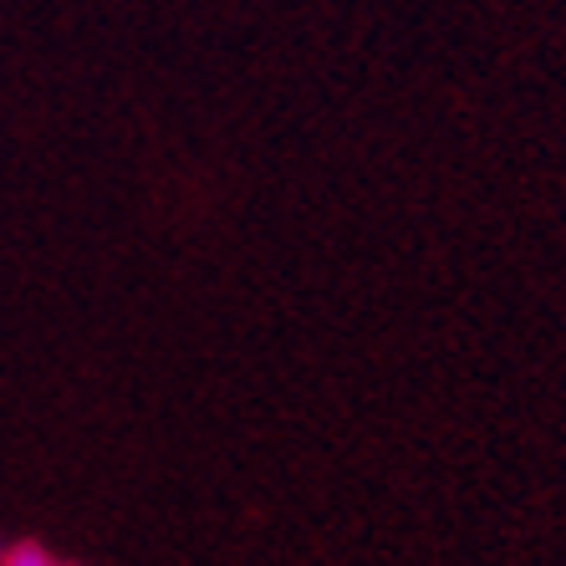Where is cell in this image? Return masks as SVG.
Listing matches in <instances>:
<instances>
[{
	"instance_id": "6da1fadb",
	"label": "cell",
	"mask_w": 566,
	"mask_h": 566,
	"mask_svg": "<svg viewBox=\"0 0 566 566\" xmlns=\"http://www.w3.org/2000/svg\"><path fill=\"white\" fill-rule=\"evenodd\" d=\"M0 566H56V562L41 541H15V546H6V562Z\"/></svg>"
},
{
	"instance_id": "7a4b0ae2",
	"label": "cell",
	"mask_w": 566,
	"mask_h": 566,
	"mask_svg": "<svg viewBox=\"0 0 566 566\" xmlns=\"http://www.w3.org/2000/svg\"><path fill=\"white\" fill-rule=\"evenodd\" d=\"M0 562H6V541H0Z\"/></svg>"
}]
</instances>
